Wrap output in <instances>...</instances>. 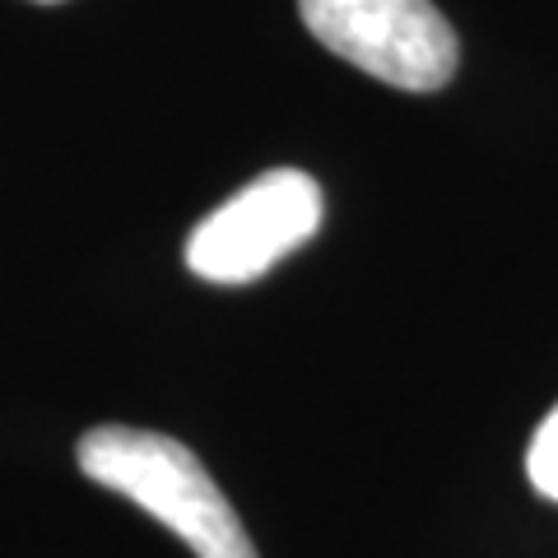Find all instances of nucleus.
<instances>
[{
  "label": "nucleus",
  "mask_w": 558,
  "mask_h": 558,
  "mask_svg": "<svg viewBox=\"0 0 558 558\" xmlns=\"http://www.w3.org/2000/svg\"><path fill=\"white\" fill-rule=\"evenodd\" d=\"M75 457L94 484L131 498L196 558H260L233 502L186 442L149 428L102 424L84 433Z\"/></svg>",
  "instance_id": "1"
},
{
  "label": "nucleus",
  "mask_w": 558,
  "mask_h": 558,
  "mask_svg": "<svg viewBox=\"0 0 558 558\" xmlns=\"http://www.w3.org/2000/svg\"><path fill=\"white\" fill-rule=\"evenodd\" d=\"M322 186L299 168H275L201 219L186 266L205 284H252L322 229Z\"/></svg>",
  "instance_id": "3"
},
{
  "label": "nucleus",
  "mask_w": 558,
  "mask_h": 558,
  "mask_svg": "<svg viewBox=\"0 0 558 558\" xmlns=\"http://www.w3.org/2000/svg\"><path fill=\"white\" fill-rule=\"evenodd\" d=\"M307 33L391 89L433 94L457 75L461 43L433 0H299Z\"/></svg>",
  "instance_id": "2"
},
{
  "label": "nucleus",
  "mask_w": 558,
  "mask_h": 558,
  "mask_svg": "<svg viewBox=\"0 0 558 558\" xmlns=\"http://www.w3.org/2000/svg\"><path fill=\"white\" fill-rule=\"evenodd\" d=\"M526 475L539 498L558 502V405L545 414V424L535 428V438L526 447Z\"/></svg>",
  "instance_id": "4"
},
{
  "label": "nucleus",
  "mask_w": 558,
  "mask_h": 558,
  "mask_svg": "<svg viewBox=\"0 0 558 558\" xmlns=\"http://www.w3.org/2000/svg\"><path fill=\"white\" fill-rule=\"evenodd\" d=\"M38 5H61V0H38Z\"/></svg>",
  "instance_id": "5"
}]
</instances>
